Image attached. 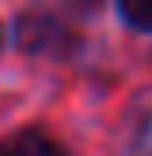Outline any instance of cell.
<instances>
[{
    "instance_id": "cell-1",
    "label": "cell",
    "mask_w": 152,
    "mask_h": 156,
    "mask_svg": "<svg viewBox=\"0 0 152 156\" xmlns=\"http://www.w3.org/2000/svg\"><path fill=\"white\" fill-rule=\"evenodd\" d=\"M18 40H22L26 51L51 55V58H62V55L73 51V33L51 15H26L18 22Z\"/></svg>"
},
{
    "instance_id": "cell-2",
    "label": "cell",
    "mask_w": 152,
    "mask_h": 156,
    "mask_svg": "<svg viewBox=\"0 0 152 156\" xmlns=\"http://www.w3.org/2000/svg\"><path fill=\"white\" fill-rule=\"evenodd\" d=\"M0 156H65V149L40 131H18L0 142Z\"/></svg>"
},
{
    "instance_id": "cell-3",
    "label": "cell",
    "mask_w": 152,
    "mask_h": 156,
    "mask_svg": "<svg viewBox=\"0 0 152 156\" xmlns=\"http://www.w3.org/2000/svg\"><path fill=\"white\" fill-rule=\"evenodd\" d=\"M119 11L134 29H152V0H119Z\"/></svg>"
}]
</instances>
